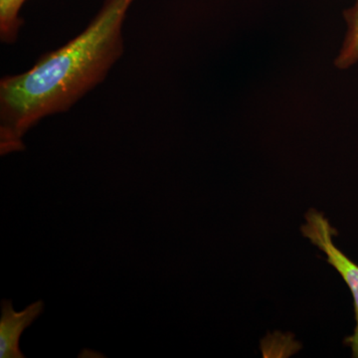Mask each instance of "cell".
I'll return each instance as SVG.
<instances>
[{
  "mask_svg": "<svg viewBox=\"0 0 358 358\" xmlns=\"http://www.w3.org/2000/svg\"><path fill=\"white\" fill-rule=\"evenodd\" d=\"M26 0H0V39L3 43H14L17 39L22 20L20 11Z\"/></svg>",
  "mask_w": 358,
  "mask_h": 358,
  "instance_id": "cell-5",
  "label": "cell"
},
{
  "mask_svg": "<svg viewBox=\"0 0 358 358\" xmlns=\"http://www.w3.org/2000/svg\"><path fill=\"white\" fill-rule=\"evenodd\" d=\"M345 33L343 43L334 58V67L350 69L358 63V0L343 11Z\"/></svg>",
  "mask_w": 358,
  "mask_h": 358,
  "instance_id": "cell-4",
  "label": "cell"
},
{
  "mask_svg": "<svg viewBox=\"0 0 358 358\" xmlns=\"http://www.w3.org/2000/svg\"><path fill=\"white\" fill-rule=\"evenodd\" d=\"M301 233L326 254L327 263L338 271L352 292L357 326L355 334L346 338V343L352 346L353 357L358 358V265L336 248L333 241L336 231L320 212L310 210L306 214V224L301 226Z\"/></svg>",
  "mask_w": 358,
  "mask_h": 358,
  "instance_id": "cell-2",
  "label": "cell"
},
{
  "mask_svg": "<svg viewBox=\"0 0 358 358\" xmlns=\"http://www.w3.org/2000/svg\"><path fill=\"white\" fill-rule=\"evenodd\" d=\"M134 0H103L78 36L24 73L0 81V152H20L44 117L67 112L102 83L124 53L122 26Z\"/></svg>",
  "mask_w": 358,
  "mask_h": 358,
  "instance_id": "cell-1",
  "label": "cell"
},
{
  "mask_svg": "<svg viewBox=\"0 0 358 358\" xmlns=\"http://www.w3.org/2000/svg\"><path fill=\"white\" fill-rule=\"evenodd\" d=\"M44 310L42 301H37L21 312L14 310L13 301H1L0 319V357L23 358L20 348L21 334L41 315Z\"/></svg>",
  "mask_w": 358,
  "mask_h": 358,
  "instance_id": "cell-3",
  "label": "cell"
}]
</instances>
